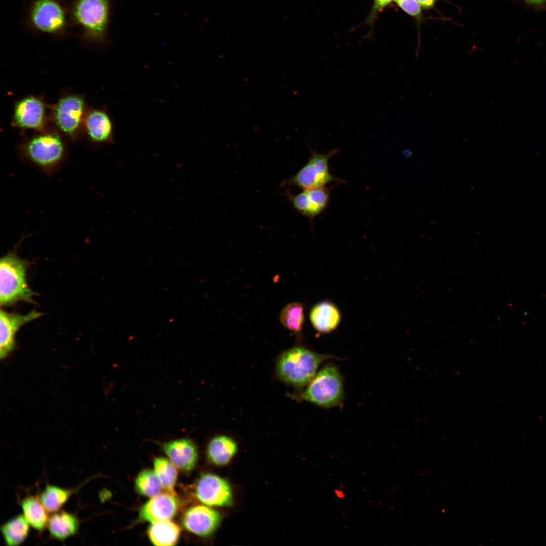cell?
Masks as SVG:
<instances>
[{
	"instance_id": "1",
	"label": "cell",
	"mask_w": 546,
	"mask_h": 546,
	"mask_svg": "<svg viewBox=\"0 0 546 546\" xmlns=\"http://www.w3.org/2000/svg\"><path fill=\"white\" fill-rule=\"evenodd\" d=\"M333 358L339 359L331 354L317 353L303 347H294L281 355L277 364V372L284 382L302 387L312 380L322 362Z\"/></svg>"
},
{
	"instance_id": "2",
	"label": "cell",
	"mask_w": 546,
	"mask_h": 546,
	"mask_svg": "<svg viewBox=\"0 0 546 546\" xmlns=\"http://www.w3.org/2000/svg\"><path fill=\"white\" fill-rule=\"evenodd\" d=\"M28 263L11 252L0 260V304L12 306L19 301L34 303L37 294L29 287L26 272Z\"/></svg>"
},
{
	"instance_id": "3",
	"label": "cell",
	"mask_w": 546,
	"mask_h": 546,
	"mask_svg": "<svg viewBox=\"0 0 546 546\" xmlns=\"http://www.w3.org/2000/svg\"><path fill=\"white\" fill-rule=\"evenodd\" d=\"M298 397L323 408L340 406L344 399L343 380L337 367L325 365Z\"/></svg>"
},
{
	"instance_id": "4",
	"label": "cell",
	"mask_w": 546,
	"mask_h": 546,
	"mask_svg": "<svg viewBox=\"0 0 546 546\" xmlns=\"http://www.w3.org/2000/svg\"><path fill=\"white\" fill-rule=\"evenodd\" d=\"M23 156L46 173H51L59 166L65 155L62 140L57 134L43 133L35 136L22 147Z\"/></svg>"
},
{
	"instance_id": "5",
	"label": "cell",
	"mask_w": 546,
	"mask_h": 546,
	"mask_svg": "<svg viewBox=\"0 0 546 546\" xmlns=\"http://www.w3.org/2000/svg\"><path fill=\"white\" fill-rule=\"evenodd\" d=\"M340 151L339 149H334L326 154H322L312 151L306 164L285 183L295 185L304 190L326 187L332 181H343L334 176L330 172L329 167L330 159Z\"/></svg>"
},
{
	"instance_id": "6",
	"label": "cell",
	"mask_w": 546,
	"mask_h": 546,
	"mask_svg": "<svg viewBox=\"0 0 546 546\" xmlns=\"http://www.w3.org/2000/svg\"><path fill=\"white\" fill-rule=\"evenodd\" d=\"M108 14L107 0H77L74 8L77 21L96 38L103 37Z\"/></svg>"
},
{
	"instance_id": "7",
	"label": "cell",
	"mask_w": 546,
	"mask_h": 546,
	"mask_svg": "<svg viewBox=\"0 0 546 546\" xmlns=\"http://www.w3.org/2000/svg\"><path fill=\"white\" fill-rule=\"evenodd\" d=\"M196 495L202 503L210 506H230L233 504L230 484L213 474L200 477L196 486Z\"/></svg>"
},
{
	"instance_id": "8",
	"label": "cell",
	"mask_w": 546,
	"mask_h": 546,
	"mask_svg": "<svg viewBox=\"0 0 546 546\" xmlns=\"http://www.w3.org/2000/svg\"><path fill=\"white\" fill-rule=\"evenodd\" d=\"M83 99L76 95L61 98L54 110V119L57 126L63 132L73 136L77 132L84 111Z\"/></svg>"
},
{
	"instance_id": "9",
	"label": "cell",
	"mask_w": 546,
	"mask_h": 546,
	"mask_svg": "<svg viewBox=\"0 0 546 546\" xmlns=\"http://www.w3.org/2000/svg\"><path fill=\"white\" fill-rule=\"evenodd\" d=\"M43 314L33 310L25 314L0 311V356L5 358L15 346V336L22 326L34 321Z\"/></svg>"
},
{
	"instance_id": "10",
	"label": "cell",
	"mask_w": 546,
	"mask_h": 546,
	"mask_svg": "<svg viewBox=\"0 0 546 546\" xmlns=\"http://www.w3.org/2000/svg\"><path fill=\"white\" fill-rule=\"evenodd\" d=\"M288 195L294 209L311 221L326 209L330 198V190L326 187L304 190L295 195L288 193Z\"/></svg>"
},
{
	"instance_id": "11",
	"label": "cell",
	"mask_w": 546,
	"mask_h": 546,
	"mask_svg": "<svg viewBox=\"0 0 546 546\" xmlns=\"http://www.w3.org/2000/svg\"><path fill=\"white\" fill-rule=\"evenodd\" d=\"M221 516L217 511L204 506L189 508L183 517L184 527L198 535L207 536L218 528Z\"/></svg>"
},
{
	"instance_id": "12",
	"label": "cell",
	"mask_w": 546,
	"mask_h": 546,
	"mask_svg": "<svg viewBox=\"0 0 546 546\" xmlns=\"http://www.w3.org/2000/svg\"><path fill=\"white\" fill-rule=\"evenodd\" d=\"M31 19L37 29L46 32H56L65 23L64 12L54 0L37 1L33 7Z\"/></svg>"
},
{
	"instance_id": "13",
	"label": "cell",
	"mask_w": 546,
	"mask_h": 546,
	"mask_svg": "<svg viewBox=\"0 0 546 546\" xmlns=\"http://www.w3.org/2000/svg\"><path fill=\"white\" fill-rule=\"evenodd\" d=\"M13 117L15 123L19 127L40 129L45 121L44 104L36 97L24 98L15 105Z\"/></svg>"
},
{
	"instance_id": "14",
	"label": "cell",
	"mask_w": 546,
	"mask_h": 546,
	"mask_svg": "<svg viewBox=\"0 0 546 546\" xmlns=\"http://www.w3.org/2000/svg\"><path fill=\"white\" fill-rule=\"evenodd\" d=\"M174 496L166 492L153 497L140 509L139 518L152 523L169 520L177 510L178 503Z\"/></svg>"
},
{
	"instance_id": "15",
	"label": "cell",
	"mask_w": 546,
	"mask_h": 546,
	"mask_svg": "<svg viewBox=\"0 0 546 546\" xmlns=\"http://www.w3.org/2000/svg\"><path fill=\"white\" fill-rule=\"evenodd\" d=\"M162 448L172 464L181 471H190L197 462V448L190 439L181 438L165 442L162 444Z\"/></svg>"
},
{
	"instance_id": "16",
	"label": "cell",
	"mask_w": 546,
	"mask_h": 546,
	"mask_svg": "<svg viewBox=\"0 0 546 546\" xmlns=\"http://www.w3.org/2000/svg\"><path fill=\"white\" fill-rule=\"evenodd\" d=\"M85 130L89 138L98 143L113 142V125L108 114L102 110H94L86 116Z\"/></svg>"
},
{
	"instance_id": "17",
	"label": "cell",
	"mask_w": 546,
	"mask_h": 546,
	"mask_svg": "<svg viewBox=\"0 0 546 546\" xmlns=\"http://www.w3.org/2000/svg\"><path fill=\"white\" fill-rule=\"evenodd\" d=\"M79 524L80 521L75 514L59 510L50 516L47 527L52 538L63 541L76 534Z\"/></svg>"
},
{
	"instance_id": "18",
	"label": "cell",
	"mask_w": 546,
	"mask_h": 546,
	"mask_svg": "<svg viewBox=\"0 0 546 546\" xmlns=\"http://www.w3.org/2000/svg\"><path fill=\"white\" fill-rule=\"evenodd\" d=\"M309 318L314 329L321 333H329L338 326L340 314L338 308L332 303L324 301L315 305L311 309Z\"/></svg>"
},
{
	"instance_id": "19",
	"label": "cell",
	"mask_w": 546,
	"mask_h": 546,
	"mask_svg": "<svg viewBox=\"0 0 546 546\" xmlns=\"http://www.w3.org/2000/svg\"><path fill=\"white\" fill-rule=\"evenodd\" d=\"M20 506L23 515L30 525L41 532L47 527L49 512L40 502L38 495H29L23 498Z\"/></svg>"
},
{
	"instance_id": "20",
	"label": "cell",
	"mask_w": 546,
	"mask_h": 546,
	"mask_svg": "<svg viewBox=\"0 0 546 546\" xmlns=\"http://www.w3.org/2000/svg\"><path fill=\"white\" fill-rule=\"evenodd\" d=\"M237 450L236 442L231 437L221 435L213 438L207 447L210 461L218 466L227 464Z\"/></svg>"
},
{
	"instance_id": "21",
	"label": "cell",
	"mask_w": 546,
	"mask_h": 546,
	"mask_svg": "<svg viewBox=\"0 0 546 546\" xmlns=\"http://www.w3.org/2000/svg\"><path fill=\"white\" fill-rule=\"evenodd\" d=\"M30 526L22 514L4 523L1 525V531L5 544L9 546L21 544L28 537Z\"/></svg>"
},
{
	"instance_id": "22",
	"label": "cell",
	"mask_w": 546,
	"mask_h": 546,
	"mask_svg": "<svg viewBox=\"0 0 546 546\" xmlns=\"http://www.w3.org/2000/svg\"><path fill=\"white\" fill-rule=\"evenodd\" d=\"M151 541L155 545H173L177 542L180 529L169 520L153 523L148 530Z\"/></svg>"
},
{
	"instance_id": "23",
	"label": "cell",
	"mask_w": 546,
	"mask_h": 546,
	"mask_svg": "<svg viewBox=\"0 0 546 546\" xmlns=\"http://www.w3.org/2000/svg\"><path fill=\"white\" fill-rule=\"evenodd\" d=\"M76 489H66L47 484L38 495L43 506L49 513L60 510Z\"/></svg>"
},
{
	"instance_id": "24",
	"label": "cell",
	"mask_w": 546,
	"mask_h": 546,
	"mask_svg": "<svg viewBox=\"0 0 546 546\" xmlns=\"http://www.w3.org/2000/svg\"><path fill=\"white\" fill-rule=\"evenodd\" d=\"M154 472L161 481L167 493L176 495L174 487L177 478L175 467L163 458H157L154 461Z\"/></svg>"
},
{
	"instance_id": "25",
	"label": "cell",
	"mask_w": 546,
	"mask_h": 546,
	"mask_svg": "<svg viewBox=\"0 0 546 546\" xmlns=\"http://www.w3.org/2000/svg\"><path fill=\"white\" fill-rule=\"evenodd\" d=\"M135 486L139 493L149 497L159 495L163 488L155 472L150 469H144L139 474Z\"/></svg>"
},
{
	"instance_id": "26",
	"label": "cell",
	"mask_w": 546,
	"mask_h": 546,
	"mask_svg": "<svg viewBox=\"0 0 546 546\" xmlns=\"http://www.w3.org/2000/svg\"><path fill=\"white\" fill-rule=\"evenodd\" d=\"M280 320L283 326L289 330L299 332L302 329L304 322L302 305L297 302L287 305L280 314Z\"/></svg>"
},
{
	"instance_id": "27",
	"label": "cell",
	"mask_w": 546,
	"mask_h": 546,
	"mask_svg": "<svg viewBox=\"0 0 546 546\" xmlns=\"http://www.w3.org/2000/svg\"><path fill=\"white\" fill-rule=\"evenodd\" d=\"M399 7L409 15L420 21L422 17V7L417 0H394Z\"/></svg>"
},
{
	"instance_id": "28",
	"label": "cell",
	"mask_w": 546,
	"mask_h": 546,
	"mask_svg": "<svg viewBox=\"0 0 546 546\" xmlns=\"http://www.w3.org/2000/svg\"><path fill=\"white\" fill-rule=\"evenodd\" d=\"M392 1L394 0H375L373 7L374 12L381 11Z\"/></svg>"
},
{
	"instance_id": "29",
	"label": "cell",
	"mask_w": 546,
	"mask_h": 546,
	"mask_svg": "<svg viewBox=\"0 0 546 546\" xmlns=\"http://www.w3.org/2000/svg\"><path fill=\"white\" fill-rule=\"evenodd\" d=\"M421 7L425 9L433 8L437 0H417Z\"/></svg>"
},
{
	"instance_id": "30",
	"label": "cell",
	"mask_w": 546,
	"mask_h": 546,
	"mask_svg": "<svg viewBox=\"0 0 546 546\" xmlns=\"http://www.w3.org/2000/svg\"><path fill=\"white\" fill-rule=\"evenodd\" d=\"M526 3L535 6L542 5L546 3V0H524Z\"/></svg>"
},
{
	"instance_id": "31",
	"label": "cell",
	"mask_w": 546,
	"mask_h": 546,
	"mask_svg": "<svg viewBox=\"0 0 546 546\" xmlns=\"http://www.w3.org/2000/svg\"><path fill=\"white\" fill-rule=\"evenodd\" d=\"M335 493H336V494L337 495V496L339 498H343L344 496V495L343 492H342L340 490H339L337 489V490H335Z\"/></svg>"
}]
</instances>
